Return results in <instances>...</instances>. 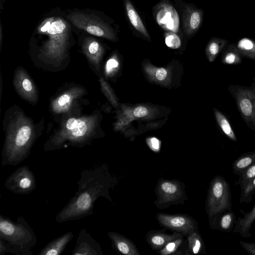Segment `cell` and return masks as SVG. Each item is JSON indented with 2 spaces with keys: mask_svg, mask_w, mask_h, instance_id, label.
Returning <instances> with one entry per match:
<instances>
[{
  "mask_svg": "<svg viewBox=\"0 0 255 255\" xmlns=\"http://www.w3.org/2000/svg\"><path fill=\"white\" fill-rule=\"evenodd\" d=\"M117 183V179L111 175L105 164L83 170L77 182V191L58 212L56 221L61 223L92 215L95 202L101 197L113 203L109 190Z\"/></svg>",
  "mask_w": 255,
  "mask_h": 255,
  "instance_id": "cell-1",
  "label": "cell"
},
{
  "mask_svg": "<svg viewBox=\"0 0 255 255\" xmlns=\"http://www.w3.org/2000/svg\"><path fill=\"white\" fill-rule=\"evenodd\" d=\"M36 235L28 222L22 216L16 221L0 216V255L11 253L16 255H31L36 245Z\"/></svg>",
  "mask_w": 255,
  "mask_h": 255,
  "instance_id": "cell-2",
  "label": "cell"
},
{
  "mask_svg": "<svg viewBox=\"0 0 255 255\" xmlns=\"http://www.w3.org/2000/svg\"><path fill=\"white\" fill-rule=\"evenodd\" d=\"M232 197L229 182L221 175L211 180L205 202L208 218L221 212L231 211Z\"/></svg>",
  "mask_w": 255,
  "mask_h": 255,
  "instance_id": "cell-3",
  "label": "cell"
},
{
  "mask_svg": "<svg viewBox=\"0 0 255 255\" xmlns=\"http://www.w3.org/2000/svg\"><path fill=\"white\" fill-rule=\"evenodd\" d=\"M228 90L244 122L255 131V77L250 86L231 84Z\"/></svg>",
  "mask_w": 255,
  "mask_h": 255,
  "instance_id": "cell-4",
  "label": "cell"
},
{
  "mask_svg": "<svg viewBox=\"0 0 255 255\" xmlns=\"http://www.w3.org/2000/svg\"><path fill=\"white\" fill-rule=\"evenodd\" d=\"M185 188V184L178 179L160 178L155 189L157 198L154 205L163 209L172 205L183 204L187 199Z\"/></svg>",
  "mask_w": 255,
  "mask_h": 255,
  "instance_id": "cell-5",
  "label": "cell"
},
{
  "mask_svg": "<svg viewBox=\"0 0 255 255\" xmlns=\"http://www.w3.org/2000/svg\"><path fill=\"white\" fill-rule=\"evenodd\" d=\"M67 18L74 26L89 33L110 40L115 39L112 28L97 16L76 12L69 14Z\"/></svg>",
  "mask_w": 255,
  "mask_h": 255,
  "instance_id": "cell-6",
  "label": "cell"
},
{
  "mask_svg": "<svg viewBox=\"0 0 255 255\" xmlns=\"http://www.w3.org/2000/svg\"><path fill=\"white\" fill-rule=\"evenodd\" d=\"M156 218L159 224L172 232L187 237L198 231V223L192 217L186 214L158 213Z\"/></svg>",
  "mask_w": 255,
  "mask_h": 255,
  "instance_id": "cell-7",
  "label": "cell"
},
{
  "mask_svg": "<svg viewBox=\"0 0 255 255\" xmlns=\"http://www.w3.org/2000/svg\"><path fill=\"white\" fill-rule=\"evenodd\" d=\"M5 187L9 191L18 194H27L36 186V179L28 166H22L12 172L6 179Z\"/></svg>",
  "mask_w": 255,
  "mask_h": 255,
  "instance_id": "cell-8",
  "label": "cell"
},
{
  "mask_svg": "<svg viewBox=\"0 0 255 255\" xmlns=\"http://www.w3.org/2000/svg\"><path fill=\"white\" fill-rule=\"evenodd\" d=\"M72 254L73 255H103V252L100 244L85 229H83L78 234Z\"/></svg>",
  "mask_w": 255,
  "mask_h": 255,
  "instance_id": "cell-9",
  "label": "cell"
},
{
  "mask_svg": "<svg viewBox=\"0 0 255 255\" xmlns=\"http://www.w3.org/2000/svg\"><path fill=\"white\" fill-rule=\"evenodd\" d=\"M112 248L120 254L125 255H140L136 246L130 239L116 232L108 233Z\"/></svg>",
  "mask_w": 255,
  "mask_h": 255,
  "instance_id": "cell-10",
  "label": "cell"
},
{
  "mask_svg": "<svg viewBox=\"0 0 255 255\" xmlns=\"http://www.w3.org/2000/svg\"><path fill=\"white\" fill-rule=\"evenodd\" d=\"M208 219L212 229L225 233L233 231L237 221L235 214L231 210L220 213Z\"/></svg>",
  "mask_w": 255,
  "mask_h": 255,
  "instance_id": "cell-11",
  "label": "cell"
},
{
  "mask_svg": "<svg viewBox=\"0 0 255 255\" xmlns=\"http://www.w3.org/2000/svg\"><path fill=\"white\" fill-rule=\"evenodd\" d=\"M183 236L179 233L173 232L172 234H166L163 231L152 230L148 231L145 239L152 250H159L167 243Z\"/></svg>",
  "mask_w": 255,
  "mask_h": 255,
  "instance_id": "cell-12",
  "label": "cell"
},
{
  "mask_svg": "<svg viewBox=\"0 0 255 255\" xmlns=\"http://www.w3.org/2000/svg\"><path fill=\"white\" fill-rule=\"evenodd\" d=\"M240 213L243 217L237 219L233 232L240 234L243 238H250L252 236L250 230L255 221V204L249 212L241 209Z\"/></svg>",
  "mask_w": 255,
  "mask_h": 255,
  "instance_id": "cell-13",
  "label": "cell"
},
{
  "mask_svg": "<svg viewBox=\"0 0 255 255\" xmlns=\"http://www.w3.org/2000/svg\"><path fill=\"white\" fill-rule=\"evenodd\" d=\"M72 232H67L47 244L38 254V255H59L68 244L72 240Z\"/></svg>",
  "mask_w": 255,
  "mask_h": 255,
  "instance_id": "cell-14",
  "label": "cell"
},
{
  "mask_svg": "<svg viewBox=\"0 0 255 255\" xmlns=\"http://www.w3.org/2000/svg\"><path fill=\"white\" fill-rule=\"evenodd\" d=\"M201 19L200 11L186 6L183 14V28L186 34L189 35L195 33L200 25Z\"/></svg>",
  "mask_w": 255,
  "mask_h": 255,
  "instance_id": "cell-15",
  "label": "cell"
},
{
  "mask_svg": "<svg viewBox=\"0 0 255 255\" xmlns=\"http://www.w3.org/2000/svg\"><path fill=\"white\" fill-rule=\"evenodd\" d=\"M255 163V150L244 153L233 162V172L239 176Z\"/></svg>",
  "mask_w": 255,
  "mask_h": 255,
  "instance_id": "cell-16",
  "label": "cell"
},
{
  "mask_svg": "<svg viewBox=\"0 0 255 255\" xmlns=\"http://www.w3.org/2000/svg\"><path fill=\"white\" fill-rule=\"evenodd\" d=\"M127 14L132 25L134 28L148 38L150 36L141 19L129 0H125Z\"/></svg>",
  "mask_w": 255,
  "mask_h": 255,
  "instance_id": "cell-17",
  "label": "cell"
},
{
  "mask_svg": "<svg viewBox=\"0 0 255 255\" xmlns=\"http://www.w3.org/2000/svg\"><path fill=\"white\" fill-rule=\"evenodd\" d=\"M213 111L216 122L222 133L230 140L237 141V136L228 118L216 108H213Z\"/></svg>",
  "mask_w": 255,
  "mask_h": 255,
  "instance_id": "cell-18",
  "label": "cell"
},
{
  "mask_svg": "<svg viewBox=\"0 0 255 255\" xmlns=\"http://www.w3.org/2000/svg\"><path fill=\"white\" fill-rule=\"evenodd\" d=\"M187 237L188 248L186 253V255L206 254L204 240L198 231L192 232Z\"/></svg>",
  "mask_w": 255,
  "mask_h": 255,
  "instance_id": "cell-19",
  "label": "cell"
},
{
  "mask_svg": "<svg viewBox=\"0 0 255 255\" xmlns=\"http://www.w3.org/2000/svg\"><path fill=\"white\" fill-rule=\"evenodd\" d=\"M243 56L237 47L230 45L226 48L222 53L221 63L228 65H235L242 61Z\"/></svg>",
  "mask_w": 255,
  "mask_h": 255,
  "instance_id": "cell-20",
  "label": "cell"
},
{
  "mask_svg": "<svg viewBox=\"0 0 255 255\" xmlns=\"http://www.w3.org/2000/svg\"><path fill=\"white\" fill-rule=\"evenodd\" d=\"M237 48L242 55L255 60V42L249 38H243L237 43Z\"/></svg>",
  "mask_w": 255,
  "mask_h": 255,
  "instance_id": "cell-21",
  "label": "cell"
},
{
  "mask_svg": "<svg viewBox=\"0 0 255 255\" xmlns=\"http://www.w3.org/2000/svg\"><path fill=\"white\" fill-rule=\"evenodd\" d=\"M66 128L71 131V134L75 137L84 135L87 130V126L84 121L75 118H70L67 121Z\"/></svg>",
  "mask_w": 255,
  "mask_h": 255,
  "instance_id": "cell-22",
  "label": "cell"
},
{
  "mask_svg": "<svg viewBox=\"0 0 255 255\" xmlns=\"http://www.w3.org/2000/svg\"><path fill=\"white\" fill-rule=\"evenodd\" d=\"M226 44V41L224 40L216 39L211 40L209 43L206 49V53L210 62H212L216 59Z\"/></svg>",
  "mask_w": 255,
  "mask_h": 255,
  "instance_id": "cell-23",
  "label": "cell"
},
{
  "mask_svg": "<svg viewBox=\"0 0 255 255\" xmlns=\"http://www.w3.org/2000/svg\"><path fill=\"white\" fill-rule=\"evenodd\" d=\"M255 177V163L249 167L242 175L239 176L237 181L235 182L236 185H239L241 190L244 189L249 182Z\"/></svg>",
  "mask_w": 255,
  "mask_h": 255,
  "instance_id": "cell-24",
  "label": "cell"
},
{
  "mask_svg": "<svg viewBox=\"0 0 255 255\" xmlns=\"http://www.w3.org/2000/svg\"><path fill=\"white\" fill-rule=\"evenodd\" d=\"M255 193V177L252 179L247 186L241 190L240 203H250L253 200V195Z\"/></svg>",
  "mask_w": 255,
  "mask_h": 255,
  "instance_id": "cell-25",
  "label": "cell"
},
{
  "mask_svg": "<svg viewBox=\"0 0 255 255\" xmlns=\"http://www.w3.org/2000/svg\"><path fill=\"white\" fill-rule=\"evenodd\" d=\"M145 70L150 77L156 81H163L167 76V70L162 68H156L151 65H148L146 66Z\"/></svg>",
  "mask_w": 255,
  "mask_h": 255,
  "instance_id": "cell-26",
  "label": "cell"
},
{
  "mask_svg": "<svg viewBox=\"0 0 255 255\" xmlns=\"http://www.w3.org/2000/svg\"><path fill=\"white\" fill-rule=\"evenodd\" d=\"M182 241L183 237L171 241L167 243L162 249L159 250L158 253L161 255L174 254L182 243Z\"/></svg>",
  "mask_w": 255,
  "mask_h": 255,
  "instance_id": "cell-27",
  "label": "cell"
},
{
  "mask_svg": "<svg viewBox=\"0 0 255 255\" xmlns=\"http://www.w3.org/2000/svg\"><path fill=\"white\" fill-rule=\"evenodd\" d=\"M84 46L87 52L91 55H99L102 51L100 43L93 38H87Z\"/></svg>",
  "mask_w": 255,
  "mask_h": 255,
  "instance_id": "cell-28",
  "label": "cell"
},
{
  "mask_svg": "<svg viewBox=\"0 0 255 255\" xmlns=\"http://www.w3.org/2000/svg\"><path fill=\"white\" fill-rule=\"evenodd\" d=\"M165 42L166 45L171 48H178L181 45V41L179 37L172 32L166 34Z\"/></svg>",
  "mask_w": 255,
  "mask_h": 255,
  "instance_id": "cell-29",
  "label": "cell"
},
{
  "mask_svg": "<svg viewBox=\"0 0 255 255\" xmlns=\"http://www.w3.org/2000/svg\"><path fill=\"white\" fill-rule=\"evenodd\" d=\"M146 143L149 148L154 152H158L160 149L161 142L156 137H150L146 139Z\"/></svg>",
  "mask_w": 255,
  "mask_h": 255,
  "instance_id": "cell-30",
  "label": "cell"
},
{
  "mask_svg": "<svg viewBox=\"0 0 255 255\" xmlns=\"http://www.w3.org/2000/svg\"><path fill=\"white\" fill-rule=\"evenodd\" d=\"M239 244L249 255H255V243L241 241Z\"/></svg>",
  "mask_w": 255,
  "mask_h": 255,
  "instance_id": "cell-31",
  "label": "cell"
},
{
  "mask_svg": "<svg viewBox=\"0 0 255 255\" xmlns=\"http://www.w3.org/2000/svg\"><path fill=\"white\" fill-rule=\"evenodd\" d=\"M119 65L118 62L115 58L110 59L106 64V72L110 73L116 69Z\"/></svg>",
  "mask_w": 255,
  "mask_h": 255,
  "instance_id": "cell-32",
  "label": "cell"
},
{
  "mask_svg": "<svg viewBox=\"0 0 255 255\" xmlns=\"http://www.w3.org/2000/svg\"><path fill=\"white\" fill-rule=\"evenodd\" d=\"M133 114L136 118H142L148 114V111L144 107L139 106L134 109Z\"/></svg>",
  "mask_w": 255,
  "mask_h": 255,
  "instance_id": "cell-33",
  "label": "cell"
},
{
  "mask_svg": "<svg viewBox=\"0 0 255 255\" xmlns=\"http://www.w3.org/2000/svg\"><path fill=\"white\" fill-rule=\"evenodd\" d=\"M70 101V97L67 94H64L61 96L58 101V103L61 106H63L67 105Z\"/></svg>",
  "mask_w": 255,
  "mask_h": 255,
  "instance_id": "cell-34",
  "label": "cell"
},
{
  "mask_svg": "<svg viewBox=\"0 0 255 255\" xmlns=\"http://www.w3.org/2000/svg\"><path fill=\"white\" fill-rule=\"evenodd\" d=\"M22 87L26 91H30L32 87L31 82L28 79H25L22 82Z\"/></svg>",
  "mask_w": 255,
  "mask_h": 255,
  "instance_id": "cell-35",
  "label": "cell"
}]
</instances>
